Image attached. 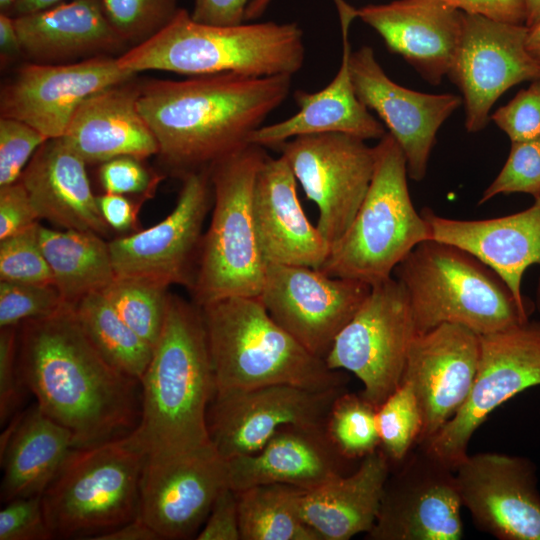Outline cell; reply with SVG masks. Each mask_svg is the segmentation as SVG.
<instances>
[{
  "label": "cell",
  "mask_w": 540,
  "mask_h": 540,
  "mask_svg": "<svg viewBox=\"0 0 540 540\" xmlns=\"http://www.w3.org/2000/svg\"><path fill=\"white\" fill-rule=\"evenodd\" d=\"M19 327V326H18ZM22 379L42 411L87 448L129 435L141 415V382L111 365L87 337L74 307L23 321Z\"/></svg>",
  "instance_id": "6da1fadb"
},
{
  "label": "cell",
  "mask_w": 540,
  "mask_h": 540,
  "mask_svg": "<svg viewBox=\"0 0 540 540\" xmlns=\"http://www.w3.org/2000/svg\"><path fill=\"white\" fill-rule=\"evenodd\" d=\"M292 77L222 73L152 79L140 83L138 106L158 142V155L183 177L249 145L250 135L287 99Z\"/></svg>",
  "instance_id": "7a4b0ae2"
},
{
  "label": "cell",
  "mask_w": 540,
  "mask_h": 540,
  "mask_svg": "<svg viewBox=\"0 0 540 540\" xmlns=\"http://www.w3.org/2000/svg\"><path fill=\"white\" fill-rule=\"evenodd\" d=\"M140 382V420L126 439L146 459H175L214 447L207 411L216 382L198 305L169 294L163 330Z\"/></svg>",
  "instance_id": "3957f363"
},
{
  "label": "cell",
  "mask_w": 540,
  "mask_h": 540,
  "mask_svg": "<svg viewBox=\"0 0 540 540\" xmlns=\"http://www.w3.org/2000/svg\"><path fill=\"white\" fill-rule=\"evenodd\" d=\"M116 59L120 68L135 74L157 70L188 77L293 76L304 64L305 45L303 31L295 22L219 26L197 22L180 8L159 33Z\"/></svg>",
  "instance_id": "277c9868"
},
{
  "label": "cell",
  "mask_w": 540,
  "mask_h": 540,
  "mask_svg": "<svg viewBox=\"0 0 540 540\" xmlns=\"http://www.w3.org/2000/svg\"><path fill=\"white\" fill-rule=\"evenodd\" d=\"M200 309L216 390L274 384L311 390L346 387L344 375L278 325L259 297H228Z\"/></svg>",
  "instance_id": "5b68a950"
},
{
  "label": "cell",
  "mask_w": 540,
  "mask_h": 540,
  "mask_svg": "<svg viewBox=\"0 0 540 540\" xmlns=\"http://www.w3.org/2000/svg\"><path fill=\"white\" fill-rule=\"evenodd\" d=\"M393 273L409 298L417 333L455 323L482 335L526 322L532 313L494 270L447 242H421Z\"/></svg>",
  "instance_id": "8992f818"
},
{
  "label": "cell",
  "mask_w": 540,
  "mask_h": 540,
  "mask_svg": "<svg viewBox=\"0 0 540 540\" xmlns=\"http://www.w3.org/2000/svg\"><path fill=\"white\" fill-rule=\"evenodd\" d=\"M368 191L351 225L330 247L323 273L370 286L392 277L397 265L421 242L430 226L412 203L404 153L390 133L374 146Z\"/></svg>",
  "instance_id": "52a82bcc"
},
{
  "label": "cell",
  "mask_w": 540,
  "mask_h": 540,
  "mask_svg": "<svg viewBox=\"0 0 540 540\" xmlns=\"http://www.w3.org/2000/svg\"><path fill=\"white\" fill-rule=\"evenodd\" d=\"M264 148L249 144L210 166L213 210L192 287L199 307L236 296L259 297L265 261L256 235L252 192Z\"/></svg>",
  "instance_id": "ba28073f"
},
{
  "label": "cell",
  "mask_w": 540,
  "mask_h": 540,
  "mask_svg": "<svg viewBox=\"0 0 540 540\" xmlns=\"http://www.w3.org/2000/svg\"><path fill=\"white\" fill-rule=\"evenodd\" d=\"M144 461L126 436L74 448L41 495L53 539H93L136 518Z\"/></svg>",
  "instance_id": "9c48e42d"
},
{
  "label": "cell",
  "mask_w": 540,
  "mask_h": 540,
  "mask_svg": "<svg viewBox=\"0 0 540 540\" xmlns=\"http://www.w3.org/2000/svg\"><path fill=\"white\" fill-rule=\"evenodd\" d=\"M416 333L406 291L391 277L371 286L324 360L330 369L353 373L363 384L361 394L378 408L401 384Z\"/></svg>",
  "instance_id": "30bf717a"
},
{
  "label": "cell",
  "mask_w": 540,
  "mask_h": 540,
  "mask_svg": "<svg viewBox=\"0 0 540 540\" xmlns=\"http://www.w3.org/2000/svg\"><path fill=\"white\" fill-rule=\"evenodd\" d=\"M480 354L470 393L423 446L451 469L466 458L475 430L492 411L527 388L540 385V321H526L479 335Z\"/></svg>",
  "instance_id": "8fae6325"
},
{
  "label": "cell",
  "mask_w": 540,
  "mask_h": 540,
  "mask_svg": "<svg viewBox=\"0 0 540 540\" xmlns=\"http://www.w3.org/2000/svg\"><path fill=\"white\" fill-rule=\"evenodd\" d=\"M277 148L307 199L316 204V226L331 247L351 225L368 191L374 147L356 136L329 132L298 136Z\"/></svg>",
  "instance_id": "7c38bea8"
},
{
  "label": "cell",
  "mask_w": 540,
  "mask_h": 540,
  "mask_svg": "<svg viewBox=\"0 0 540 540\" xmlns=\"http://www.w3.org/2000/svg\"><path fill=\"white\" fill-rule=\"evenodd\" d=\"M345 391L289 384L216 390L207 411L211 442L229 460L256 453L284 426L325 427L333 403Z\"/></svg>",
  "instance_id": "4fadbf2b"
},
{
  "label": "cell",
  "mask_w": 540,
  "mask_h": 540,
  "mask_svg": "<svg viewBox=\"0 0 540 540\" xmlns=\"http://www.w3.org/2000/svg\"><path fill=\"white\" fill-rule=\"evenodd\" d=\"M182 179L177 203L165 219L108 243L116 278L164 288L172 284L192 287L191 266L199 255L213 191L209 169L190 172Z\"/></svg>",
  "instance_id": "5bb4252c"
},
{
  "label": "cell",
  "mask_w": 540,
  "mask_h": 540,
  "mask_svg": "<svg viewBox=\"0 0 540 540\" xmlns=\"http://www.w3.org/2000/svg\"><path fill=\"white\" fill-rule=\"evenodd\" d=\"M370 290L366 283L329 276L317 268L267 264L259 298L278 325L325 359Z\"/></svg>",
  "instance_id": "9a60e30c"
},
{
  "label": "cell",
  "mask_w": 540,
  "mask_h": 540,
  "mask_svg": "<svg viewBox=\"0 0 540 540\" xmlns=\"http://www.w3.org/2000/svg\"><path fill=\"white\" fill-rule=\"evenodd\" d=\"M527 27L463 12L459 46L448 73L459 88L469 133L489 123L494 103L511 87L540 79L526 48Z\"/></svg>",
  "instance_id": "2e32d148"
},
{
  "label": "cell",
  "mask_w": 540,
  "mask_h": 540,
  "mask_svg": "<svg viewBox=\"0 0 540 540\" xmlns=\"http://www.w3.org/2000/svg\"><path fill=\"white\" fill-rule=\"evenodd\" d=\"M389 474L371 540H459L461 500L454 470L416 445Z\"/></svg>",
  "instance_id": "e0dca14e"
},
{
  "label": "cell",
  "mask_w": 540,
  "mask_h": 540,
  "mask_svg": "<svg viewBox=\"0 0 540 540\" xmlns=\"http://www.w3.org/2000/svg\"><path fill=\"white\" fill-rule=\"evenodd\" d=\"M421 213L431 239L477 257L500 276L521 307L540 313V198L523 211L492 219H452L430 208Z\"/></svg>",
  "instance_id": "ac0fdd59"
},
{
  "label": "cell",
  "mask_w": 540,
  "mask_h": 540,
  "mask_svg": "<svg viewBox=\"0 0 540 540\" xmlns=\"http://www.w3.org/2000/svg\"><path fill=\"white\" fill-rule=\"evenodd\" d=\"M116 58L98 56L64 64H24L1 90V117L25 122L47 139L62 137L86 98L135 77V73L120 68Z\"/></svg>",
  "instance_id": "d6986e66"
},
{
  "label": "cell",
  "mask_w": 540,
  "mask_h": 540,
  "mask_svg": "<svg viewBox=\"0 0 540 540\" xmlns=\"http://www.w3.org/2000/svg\"><path fill=\"white\" fill-rule=\"evenodd\" d=\"M454 474L462 507L478 529L500 540H540V494L528 459L467 455Z\"/></svg>",
  "instance_id": "ffe728a7"
},
{
  "label": "cell",
  "mask_w": 540,
  "mask_h": 540,
  "mask_svg": "<svg viewBox=\"0 0 540 540\" xmlns=\"http://www.w3.org/2000/svg\"><path fill=\"white\" fill-rule=\"evenodd\" d=\"M350 69L357 96L376 113L401 147L409 178L422 181L437 132L463 104L462 97L452 93H423L401 86L388 77L367 45L352 51Z\"/></svg>",
  "instance_id": "44dd1931"
},
{
  "label": "cell",
  "mask_w": 540,
  "mask_h": 540,
  "mask_svg": "<svg viewBox=\"0 0 540 540\" xmlns=\"http://www.w3.org/2000/svg\"><path fill=\"white\" fill-rule=\"evenodd\" d=\"M480 354L479 335L455 323H443L412 339L402 381L417 397L422 431L418 444L434 436L465 403Z\"/></svg>",
  "instance_id": "7402d4cb"
},
{
  "label": "cell",
  "mask_w": 540,
  "mask_h": 540,
  "mask_svg": "<svg viewBox=\"0 0 540 540\" xmlns=\"http://www.w3.org/2000/svg\"><path fill=\"white\" fill-rule=\"evenodd\" d=\"M226 485L225 460L214 447L169 460L145 458L138 516L160 539H189L204 525Z\"/></svg>",
  "instance_id": "603a6c76"
},
{
  "label": "cell",
  "mask_w": 540,
  "mask_h": 540,
  "mask_svg": "<svg viewBox=\"0 0 540 540\" xmlns=\"http://www.w3.org/2000/svg\"><path fill=\"white\" fill-rule=\"evenodd\" d=\"M356 17L428 83L439 85L448 75L461 38L462 11L442 0H395L356 9Z\"/></svg>",
  "instance_id": "cb8c5ba5"
},
{
  "label": "cell",
  "mask_w": 540,
  "mask_h": 540,
  "mask_svg": "<svg viewBox=\"0 0 540 540\" xmlns=\"http://www.w3.org/2000/svg\"><path fill=\"white\" fill-rule=\"evenodd\" d=\"M342 38L339 69L330 83L316 92L296 90L294 99L299 110L291 117L262 125L249 137V144L278 147L303 135L338 132L363 140L381 139L387 132L383 123L362 103L356 94L351 69L350 26L356 9L344 0H335Z\"/></svg>",
  "instance_id": "d4e9b609"
},
{
  "label": "cell",
  "mask_w": 540,
  "mask_h": 540,
  "mask_svg": "<svg viewBox=\"0 0 540 540\" xmlns=\"http://www.w3.org/2000/svg\"><path fill=\"white\" fill-rule=\"evenodd\" d=\"M296 178L281 155L268 154L252 192V213L258 243L267 264L319 269L330 245L307 218L299 201Z\"/></svg>",
  "instance_id": "484cf974"
},
{
  "label": "cell",
  "mask_w": 540,
  "mask_h": 540,
  "mask_svg": "<svg viewBox=\"0 0 540 540\" xmlns=\"http://www.w3.org/2000/svg\"><path fill=\"white\" fill-rule=\"evenodd\" d=\"M345 461L325 427L287 425L256 453L225 460L227 485L234 491L262 484L310 490L344 474Z\"/></svg>",
  "instance_id": "4316f807"
},
{
  "label": "cell",
  "mask_w": 540,
  "mask_h": 540,
  "mask_svg": "<svg viewBox=\"0 0 540 540\" xmlns=\"http://www.w3.org/2000/svg\"><path fill=\"white\" fill-rule=\"evenodd\" d=\"M139 93L140 83L132 78L92 94L74 112L63 140L86 164L158 155V142L139 110Z\"/></svg>",
  "instance_id": "83f0119b"
},
{
  "label": "cell",
  "mask_w": 540,
  "mask_h": 540,
  "mask_svg": "<svg viewBox=\"0 0 540 540\" xmlns=\"http://www.w3.org/2000/svg\"><path fill=\"white\" fill-rule=\"evenodd\" d=\"M29 62L64 64L124 53L128 44L107 19L100 0H69L14 17Z\"/></svg>",
  "instance_id": "f1b7e54d"
},
{
  "label": "cell",
  "mask_w": 540,
  "mask_h": 540,
  "mask_svg": "<svg viewBox=\"0 0 540 540\" xmlns=\"http://www.w3.org/2000/svg\"><path fill=\"white\" fill-rule=\"evenodd\" d=\"M86 165L62 137L51 138L36 150L19 180L39 219L106 235L110 227L91 190Z\"/></svg>",
  "instance_id": "f546056e"
},
{
  "label": "cell",
  "mask_w": 540,
  "mask_h": 540,
  "mask_svg": "<svg viewBox=\"0 0 540 540\" xmlns=\"http://www.w3.org/2000/svg\"><path fill=\"white\" fill-rule=\"evenodd\" d=\"M73 449L72 433L37 403L17 412L0 439L1 501L41 496Z\"/></svg>",
  "instance_id": "4dcf8cb0"
},
{
  "label": "cell",
  "mask_w": 540,
  "mask_h": 540,
  "mask_svg": "<svg viewBox=\"0 0 540 540\" xmlns=\"http://www.w3.org/2000/svg\"><path fill=\"white\" fill-rule=\"evenodd\" d=\"M391 462L379 447L357 470L304 490L301 513L320 540H349L376 521Z\"/></svg>",
  "instance_id": "1f68e13d"
},
{
  "label": "cell",
  "mask_w": 540,
  "mask_h": 540,
  "mask_svg": "<svg viewBox=\"0 0 540 540\" xmlns=\"http://www.w3.org/2000/svg\"><path fill=\"white\" fill-rule=\"evenodd\" d=\"M39 241L54 285L69 306L103 291L116 278L109 244L95 232L59 231L40 225Z\"/></svg>",
  "instance_id": "d6a6232c"
},
{
  "label": "cell",
  "mask_w": 540,
  "mask_h": 540,
  "mask_svg": "<svg viewBox=\"0 0 540 540\" xmlns=\"http://www.w3.org/2000/svg\"><path fill=\"white\" fill-rule=\"evenodd\" d=\"M303 491L286 484L235 491L241 540H320L303 519Z\"/></svg>",
  "instance_id": "836d02e7"
},
{
  "label": "cell",
  "mask_w": 540,
  "mask_h": 540,
  "mask_svg": "<svg viewBox=\"0 0 540 540\" xmlns=\"http://www.w3.org/2000/svg\"><path fill=\"white\" fill-rule=\"evenodd\" d=\"M74 310L101 355L117 369L140 380L154 348L124 322L103 292L85 296Z\"/></svg>",
  "instance_id": "e575fe53"
},
{
  "label": "cell",
  "mask_w": 540,
  "mask_h": 540,
  "mask_svg": "<svg viewBox=\"0 0 540 540\" xmlns=\"http://www.w3.org/2000/svg\"><path fill=\"white\" fill-rule=\"evenodd\" d=\"M376 411L362 394L347 391L333 403L325 430L345 459H363L380 447Z\"/></svg>",
  "instance_id": "d590c367"
},
{
  "label": "cell",
  "mask_w": 540,
  "mask_h": 540,
  "mask_svg": "<svg viewBox=\"0 0 540 540\" xmlns=\"http://www.w3.org/2000/svg\"><path fill=\"white\" fill-rule=\"evenodd\" d=\"M102 292L124 322L154 348L166 318L167 288L140 280L115 278Z\"/></svg>",
  "instance_id": "8d00e7d4"
},
{
  "label": "cell",
  "mask_w": 540,
  "mask_h": 540,
  "mask_svg": "<svg viewBox=\"0 0 540 540\" xmlns=\"http://www.w3.org/2000/svg\"><path fill=\"white\" fill-rule=\"evenodd\" d=\"M380 448L390 462H401L418 444L422 415L417 397L407 381L377 408Z\"/></svg>",
  "instance_id": "74e56055"
},
{
  "label": "cell",
  "mask_w": 540,
  "mask_h": 540,
  "mask_svg": "<svg viewBox=\"0 0 540 540\" xmlns=\"http://www.w3.org/2000/svg\"><path fill=\"white\" fill-rule=\"evenodd\" d=\"M112 27L136 46L164 29L180 10L178 0H100Z\"/></svg>",
  "instance_id": "f35d334b"
},
{
  "label": "cell",
  "mask_w": 540,
  "mask_h": 540,
  "mask_svg": "<svg viewBox=\"0 0 540 540\" xmlns=\"http://www.w3.org/2000/svg\"><path fill=\"white\" fill-rule=\"evenodd\" d=\"M40 224L0 240V280L54 285L50 266L39 241Z\"/></svg>",
  "instance_id": "ab89813d"
},
{
  "label": "cell",
  "mask_w": 540,
  "mask_h": 540,
  "mask_svg": "<svg viewBox=\"0 0 540 540\" xmlns=\"http://www.w3.org/2000/svg\"><path fill=\"white\" fill-rule=\"evenodd\" d=\"M525 193L540 198V135L511 142L509 155L502 169L484 190L481 205L499 194Z\"/></svg>",
  "instance_id": "60d3db41"
},
{
  "label": "cell",
  "mask_w": 540,
  "mask_h": 540,
  "mask_svg": "<svg viewBox=\"0 0 540 540\" xmlns=\"http://www.w3.org/2000/svg\"><path fill=\"white\" fill-rule=\"evenodd\" d=\"M66 305L55 285L0 282V327L49 316Z\"/></svg>",
  "instance_id": "b9f144b4"
},
{
  "label": "cell",
  "mask_w": 540,
  "mask_h": 540,
  "mask_svg": "<svg viewBox=\"0 0 540 540\" xmlns=\"http://www.w3.org/2000/svg\"><path fill=\"white\" fill-rule=\"evenodd\" d=\"M47 140L20 120L0 118V187L17 182L36 150Z\"/></svg>",
  "instance_id": "7bdbcfd3"
},
{
  "label": "cell",
  "mask_w": 540,
  "mask_h": 540,
  "mask_svg": "<svg viewBox=\"0 0 540 540\" xmlns=\"http://www.w3.org/2000/svg\"><path fill=\"white\" fill-rule=\"evenodd\" d=\"M490 119L511 142L540 135V79L521 89L506 105L498 108Z\"/></svg>",
  "instance_id": "ee69618b"
},
{
  "label": "cell",
  "mask_w": 540,
  "mask_h": 540,
  "mask_svg": "<svg viewBox=\"0 0 540 540\" xmlns=\"http://www.w3.org/2000/svg\"><path fill=\"white\" fill-rule=\"evenodd\" d=\"M53 535L45 519L41 496L21 497L0 511V540H49Z\"/></svg>",
  "instance_id": "f6af8a7d"
},
{
  "label": "cell",
  "mask_w": 540,
  "mask_h": 540,
  "mask_svg": "<svg viewBox=\"0 0 540 540\" xmlns=\"http://www.w3.org/2000/svg\"><path fill=\"white\" fill-rule=\"evenodd\" d=\"M27 389L18 364V326L0 330V423L6 424L23 402Z\"/></svg>",
  "instance_id": "bcb514c9"
},
{
  "label": "cell",
  "mask_w": 540,
  "mask_h": 540,
  "mask_svg": "<svg viewBox=\"0 0 540 540\" xmlns=\"http://www.w3.org/2000/svg\"><path fill=\"white\" fill-rule=\"evenodd\" d=\"M141 159L121 156L108 160L99 168V181L107 193L141 194L149 198L163 179L141 163Z\"/></svg>",
  "instance_id": "7dc6e473"
},
{
  "label": "cell",
  "mask_w": 540,
  "mask_h": 540,
  "mask_svg": "<svg viewBox=\"0 0 540 540\" xmlns=\"http://www.w3.org/2000/svg\"><path fill=\"white\" fill-rule=\"evenodd\" d=\"M197 540H241L236 492L228 485L217 494Z\"/></svg>",
  "instance_id": "c3c4849f"
},
{
  "label": "cell",
  "mask_w": 540,
  "mask_h": 540,
  "mask_svg": "<svg viewBox=\"0 0 540 540\" xmlns=\"http://www.w3.org/2000/svg\"><path fill=\"white\" fill-rule=\"evenodd\" d=\"M38 219L20 180L0 187V240L30 227Z\"/></svg>",
  "instance_id": "681fc988"
},
{
  "label": "cell",
  "mask_w": 540,
  "mask_h": 540,
  "mask_svg": "<svg viewBox=\"0 0 540 540\" xmlns=\"http://www.w3.org/2000/svg\"><path fill=\"white\" fill-rule=\"evenodd\" d=\"M468 14L481 15L496 21L525 24L524 0H442Z\"/></svg>",
  "instance_id": "f907efd6"
},
{
  "label": "cell",
  "mask_w": 540,
  "mask_h": 540,
  "mask_svg": "<svg viewBox=\"0 0 540 540\" xmlns=\"http://www.w3.org/2000/svg\"><path fill=\"white\" fill-rule=\"evenodd\" d=\"M251 0H194L193 20L219 26L245 22L246 9Z\"/></svg>",
  "instance_id": "816d5d0a"
},
{
  "label": "cell",
  "mask_w": 540,
  "mask_h": 540,
  "mask_svg": "<svg viewBox=\"0 0 540 540\" xmlns=\"http://www.w3.org/2000/svg\"><path fill=\"white\" fill-rule=\"evenodd\" d=\"M99 210L112 229L127 231L136 229L141 203H134L121 194L107 193L97 196Z\"/></svg>",
  "instance_id": "f5cc1de1"
},
{
  "label": "cell",
  "mask_w": 540,
  "mask_h": 540,
  "mask_svg": "<svg viewBox=\"0 0 540 540\" xmlns=\"http://www.w3.org/2000/svg\"><path fill=\"white\" fill-rule=\"evenodd\" d=\"M93 540H160V537L153 528L137 516L117 528L94 537Z\"/></svg>",
  "instance_id": "db71d44e"
},
{
  "label": "cell",
  "mask_w": 540,
  "mask_h": 540,
  "mask_svg": "<svg viewBox=\"0 0 540 540\" xmlns=\"http://www.w3.org/2000/svg\"><path fill=\"white\" fill-rule=\"evenodd\" d=\"M0 54L2 63L23 55L14 17L4 12H0Z\"/></svg>",
  "instance_id": "11a10c76"
},
{
  "label": "cell",
  "mask_w": 540,
  "mask_h": 540,
  "mask_svg": "<svg viewBox=\"0 0 540 540\" xmlns=\"http://www.w3.org/2000/svg\"><path fill=\"white\" fill-rule=\"evenodd\" d=\"M64 0H18L10 9L8 14L11 16H19L35 12L52 5H55Z\"/></svg>",
  "instance_id": "9f6ffc18"
},
{
  "label": "cell",
  "mask_w": 540,
  "mask_h": 540,
  "mask_svg": "<svg viewBox=\"0 0 540 540\" xmlns=\"http://www.w3.org/2000/svg\"><path fill=\"white\" fill-rule=\"evenodd\" d=\"M526 48L531 56L540 64V20L527 27Z\"/></svg>",
  "instance_id": "6f0895ef"
},
{
  "label": "cell",
  "mask_w": 540,
  "mask_h": 540,
  "mask_svg": "<svg viewBox=\"0 0 540 540\" xmlns=\"http://www.w3.org/2000/svg\"><path fill=\"white\" fill-rule=\"evenodd\" d=\"M271 1L272 0H251L246 9L245 21L254 20L260 17Z\"/></svg>",
  "instance_id": "680465c9"
},
{
  "label": "cell",
  "mask_w": 540,
  "mask_h": 540,
  "mask_svg": "<svg viewBox=\"0 0 540 540\" xmlns=\"http://www.w3.org/2000/svg\"><path fill=\"white\" fill-rule=\"evenodd\" d=\"M526 8L525 26L530 27L540 20V0H524Z\"/></svg>",
  "instance_id": "91938a15"
},
{
  "label": "cell",
  "mask_w": 540,
  "mask_h": 540,
  "mask_svg": "<svg viewBox=\"0 0 540 540\" xmlns=\"http://www.w3.org/2000/svg\"><path fill=\"white\" fill-rule=\"evenodd\" d=\"M18 0H0L1 12L8 13Z\"/></svg>",
  "instance_id": "94428289"
}]
</instances>
